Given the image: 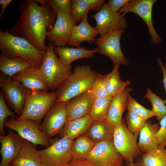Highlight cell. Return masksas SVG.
<instances>
[{
  "label": "cell",
  "instance_id": "cell-1",
  "mask_svg": "<svg viewBox=\"0 0 166 166\" xmlns=\"http://www.w3.org/2000/svg\"><path fill=\"white\" fill-rule=\"evenodd\" d=\"M19 18L9 32L25 39L38 49L45 52V41L53 28L57 14L47 4L39 5L34 0H23L18 8Z\"/></svg>",
  "mask_w": 166,
  "mask_h": 166
},
{
  "label": "cell",
  "instance_id": "cell-2",
  "mask_svg": "<svg viewBox=\"0 0 166 166\" xmlns=\"http://www.w3.org/2000/svg\"><path fill=\"white\" fill-rule=\"evenodd\" d=\"M0 50L8 58H22L39 69L45 53L38 49L24 38L13 35L8 30L0 31Z\"/></svg>",
  "mask_w": 166,
  "mask_h": 166
},
{
  "label": "cell",
  "instance_id": "cell-3",
  "mask_svg": "<svg viewBox=\"0 0 166 166\" xmlns=\"http://www.w3.org/2000/svg\"><path fill=\"white\" fill-rule=\"evenodd\" d=\"M99 73L89 65L77 66L73 72L56 90V101L66 102L87 92L92 87Z\"/></svg>",
  "mask_w": 166,
  "mask_h": 166
},
{
  "label": "cell",
  "instance_id": "cell-4",
  "mask_svg": "<svg viewBox=\"0 0 166 166\" xmlns=\"http://www.w3.org/2000/svg\"><path fill=\"white\" fill-rule=\"evenodd\" d=\"M54 46L49 42L43 61L39 68L49 88L53 91L57 90L72 74V65H63L54 50Z\"/></svg>",
  "mask_w": 166,
  "mask_h": 166
},
{
  "label": "cell",
  "instance_id": "cell-5",
  "mask_svg": "<svg viewBox=\"0 0 166 166\" xmlns=\"http://www.w3.org/2000/svg\"><path fill=\"white\" fill-rule=\"evenodd\" d=\"M56 91L51 92L33 90L25 96L23 110L17 119H30L40 124L45 115L56 101Z\"/></svg>",
  "mask_w": 166,
  "mask_h": 166
},
{
  "label": "cell",
  "instance_id": "cell-6",
  "mask_svg": "<svg viewBox=\"0 0 166 166\" xmlns=\"http://www.w3.org/2000/svg\"><path fill=\"white\" fill-rule=\"evenodd\" d=\"M139 133L134 134L128 129L123 119L115 127L113 140L115 146L126 163H133L141 153L137 146Z\"/></svg>",
  "mask_w": 166,
  "mask_h": 166
},
{
  "label": "cell",
  "instance_id": "cell-7",
  "mask_svg": "<svg viewBox=\"0 0 166 166\" xmlns=\"http://www.w3.org/2000/svg\"><path fill=\"white\" fill-rule=\"evenodd\" d=\"M4 126L13 130L23 138L34 146L41 145L46 148L51 144V138L48 137L40 129V124L28 119H16L11 117L6 120Z\"/></svg>",
  "mask_w": 166,
  "mask_h": 166
},
{
  "label": "cell",
  "instance_id": "cell-8",
  "mask_svg": "<svg viewBox=\"0 0 166 166\" xmlns=\"http://www.w3.org/2000/svg\"><path fill=\"white\" fill-rule=\"evenodd\" d=\"M0 87L6 102L20 116L24 108L25 96L31 90L20 81L13 80L2 73L0 74Z\"/></svg>",
  "mask_w": 166,
  "mask_h": 166
},
{
  "label": "cell",
  "instance_id": "cell-9",
  "mask_svg": "<svg viewBox=\"0 0 166 166\" xmlns=\"http://www.w3.org/2000/svg\"><path fill=\"white\" fill-rule=\"evenodd\" d=\"M73 140L66 138L51 140V145L38 150L43 166H58L70 163L72 159L71 146Z\"/></svg>",
  "mask_w": 166,
  "mask_h": 166
},
{
  "label": "cell",
  "instance_id": "cell-10",
  "mask_svg": "<svg viewBox=\"0 0 166 166\" xmlns=\"http://www.w3.org/2000/svg\"><path fill=\"white\" fill-rule=\"evenodd\" d=\"M124 31H112L96 39L94 43L98 46V53L109 57L114 64L128 66L129 61L123 55L120 45L121 38Z\"/></svg>",
  "mask_w": 166,
  "mask_h": 166
},
{
  "label": "cell",
  "instance_id": "cell-11",
  "mask_svg": "<svg viewBox=\"0 0 166 166\" xmlns=\"http://www.w3.org/2000/svg\"><path fill=\"white\" fill-rule=\"evenodd\" d=\"M86 159L96 166H122L124 160L113 139L96 143Z\"/></svg>",
  "mask_w": 166,
  "mask_h": 166
},
{
  "label": "cell",
  "instance_id": "cell-12",
  "mask_svg": "<svg viewBox=\"0 0 166 166\" xmlns=\"http://www.w3.org/2000/svg\"><path fill=\"white\" fill-rule=\"evenodd\" d=\"M156 0H130L119 10V13L125 15L127 13H133L140 17L145 22L151 37V41L154 44L160 43L161 38L156 32L152 21V10Z\"/></svg>",
  "mask_w": 166,
  "mask_h": 166
},
{
  "label": "cell",
  "instance_id": "cell-13",
  "mask_svg": "<svg viewBox=\"0 0 166 166\" xmlns=\"http://www.w3.org/2000/svg\"><path fill=\"white\" fill-rule=\"evenodd\" d=\"M66 102L56 101L46 113L40 129L51 138L60 133L68 121Z\"/></svg>",
  "mask_w": 166,
  "mask_h": 166
},
{
  "label": "cell",
  "instance_id": "cell-14",
  "mask_svg": "<svg viewBox=\"0 0 166 166\" xmlns=\"http://www.w3.org/2000/svg\"><path fill=\"white\" fill-rule=\"evenodd\" d=\"M91 17L95 20V27L100 36L114 30L127 28L126 18L122 14L114 13L108 8L105 3L101 10Z\"/></svg>",
  "mask_w": 166,
  "mask_h": 166
},
{
  "label": "cell",
  "instance_id": "cell-15",
  "mask_svg": "<svg viewBox=\"0 0 166 166\" xmlns=\"http://www.w3.org/2000/svg\"><path fill=\"white\" fill-rule=\"evenodd\" d=\"M57 14L55 22L47 35L46 39L54 47H65L76 23L69 14L62 12Z\"/></svg>",
  "mask_w": 166,
  "mask_h": 166
},
{
  "label": "cell",
  "instance_id": "cell-16",
  "mask_svg": "<svg viewBox=\"0 0 166 166\" xmlns=\"http://www.w3.org/2000/svg\"><path fill=\"white\" fill-rule=\"evenodd\" d=\"M25 140L17 133L9 129L6 136H0V153L2 160L0 166H9L18 155L23 146Z\"/></svg>",
  "mask_w": 166,
  "mask_h": 166
},
{
  "label": "cell",
  "instance_id": "cell-17",
  "mask_svg": "<svg viewBox=\"0 0 166 166\" xmlns=\"http://www.w3.org/2000/svg\"><path fill=\"white\" fill-rule=\"evenodd\" d=\"M11 78L20 81L31 90L48 92L50 89L40 69L34 66L16 73Z\"/></svg>",
  "mask_w": 166,
  "mask_h": 166
},
{
  "label": "cell",
  "instance_id": "cell-18",
  "mask_svg": "<svg viewBox=\"0 0 166 166\" xmlns=\"http://www.w3.org/2000/svg\"><path fill=\"white\" fill-rule=\"evenodd\" d=\"M132 91L131 88H126L112 99L106 120L115 127L122 122V116L127 109L130 93Z\"/></svg>",
  "mask_w": 166,
  "mask_h": 166
},
{
  "label": "cell",
  "instance_id": "cell-19",
  "mask_svg": "<svg viewBox=\"0 0 166 166\" xmlns=\"http://www.w3.org/2000/svg\"><path fill=\"white\" fill-rule=\"evenodd\" d=\"M93 100L87 92L67 101L66 107L68 121L89 115Z\"/></svg>",
  "mask_w": 166,
  "mask_h": 166
},
{
  "label": "cell",
  "instance_id": "cell-20",
  "mask_svg": "<svg viewBox=\"0 0 166 166\" xmlns=\"http://www.w3.org/2000/svg\"><path fill=\"white\" fill-rule=\"evenodd\" d=\"M98 34L96 28L90 25L88 18H85L81 21L79 25L73 27L67 45L80 47L81 44L83 42L87 41L90 43L95 42V38Z\"/></svg>",
  "mask_w": 166,
  "mask_h": 166
},
{
  "label": "cell",
  "instance_id": "cell-21",
  "mask_svg": "<svg viewBox=\"0 0 166 166\" xmlns=\"http://www.w3.org/2000/svg\"><path fill=\"white\" fill-rule=\"evenodd\" d=\"M160 128L158 124H152L151 121H147L140 131L137 146L140 152H148L158 147L156 134Z\"/></svg>",
  "mask_w": 166,
  "mask_h": 166
},
{
  "label": "cell",
  "instance_id": "cell-22",
  "mask_svg": "<svg viewBox=\"0 0 166 166\" xmlns=\"http://www.w3.org/2000/svg\"><path fill=\"white\" fill-rule=\"evenodd\" d=\"M93 121L89 115L68 121L60 132L61 138L73 140L85 134Z\"/></svg>",
  "mask_w": 166,
  "mask_h": 166
},
{
  "label": "cell",
  "instance_id": "cell-23",
  "mask_svg": "<svg viewBox=\"0 0 166 166\" xmlns=\"http://www.w3.org/2000/svg\"><path fill=\"white\" fill-rule=\"evenodd\" d=\"M54 50L59 56L61 63L65 65L71 64L73 61L78 59L87 58L92 59L94 53L98 52V48L88 50L84 47L77 48L68 47H54Z\"/></svg>",
  "mask_w": 166,
  "mask_h": 166
},
{
  "label": "cell",
  "instance_id": "cell-24",
  "mask_svg": "<svg viewBox=\"0 0 166 166\" xmlns=\"http://www.w3.org/2000/svg\"><path fill=\"white\" fill-rule=\"evenodd\" d=\"M35 146L25 140L23 146L10 164L13 166H43Z\"/></svg>",
  "mask_w": 166,
  "mask_h": 166
},
{
  "label": "cell",
  "instance_id": "cell-25",
  "mask_svg": "<svg viewBox=\"0 0 166 166\" xmlns=\"http://www.w3.org/2000/svg\"><path fill=\"white\" fill-rule=\"evenodd\" d=\"M114 128L106 119L93 121L85 134L96 143L113 140Z\"/></svg>",
  "mask_w": 166,
  "mask_h": 166
},
{
  "label": "cell",
  "instance_id": "cell-26",
  "mask_svg": "<svg viewBox=\"0 0 166 166\" xmlns=\"http://www.w3.org/2000/svg\"><path fill=\"white\" fill-rule=\"evenodd\" d=\"M33 66L28 61L21 57L8 58L0 54V70L4 75L11 77L16 73Z\"/></svg>",
  "mask_w": 166,
  "mask_h": 166
},
{
  "label": "cell",
  "instance_id": "cell-27",
  "mask_svg": "<svg viewBox=\"0 0 166 166\" xmlns=\"http://www.w3.org/2000/svg\"><path fill=\"white\" fill-rule=\"evenodd\" d=\"M120 65L114 64L112 71L105 75V86L109 96L113 97L123 91L131 83L130 80L122 81L120 78L119 69Z\"/></svg>",
  "mask_w": 166,
  "mask_h": 166
},
{
  "label": "cell",
  "instance_id": "cell-28",
  "mask_svg": "<svg viewBox=\"0 0 166 166\" xmlns=\"http://www.w3.org/2000/svg\"><path fill=\"white\" fill-rule=\"evenodd\" d=\"M95 144L85 134L73 140L71 146L72 160L86 159Z\"/></svg>",
  "mask_w": 166,
  "mask_h": 166
},
{
  "label": "cell",
  "instance_id": "cell-29",
  "mask_svg": "<svg viewBox=\"0 0 166 166\" xmlns=\"http://www.w3.org/2000/svg\"><path fill=\"white\" fill-rule=\"evenodd\" d=\"M112 98L109 96L93 100L89 115L93 121H102L106 119Z\"/></svg>",
  "mask_w": 166,
  "mask_h": 166
},
{
  "label": "cell",
  "instance_id": "cell-30",
  "mask_svg": "<svg viewBox=\"0 0 166 166\" xmlns=\"http://www.w3.org/2000/svg\"><path fill=\"white\" fill-rule=\"evenodd\" d=\"M141 158L145 166H166V148L157 147L143 154Z\"/></svg>",
  "mask_w": 166,
  "mask_h": 166
},
{
  "label": "cell",
  "instance_id": "cell-31",
  "mask_svg": "<svg viewBox=\"0 0 166 166\" xmlns=\"http://www.w3.org/2000/svg\"><path fill=\"white\" fill-rule=\"evenodd\" d=\"M151 103L152 111L154 113L156 119L159 122L166 115V106L164 100L147 88L146 94L144 97Z\"/></svg>",
  "mask_w": 166,
  "mask_h": 166
},
{
  "label": "cell",
  "instance_id": "cell-32",
  "mask_svg": "<svg viewBox=\"0 0 166 166\" xmlns=\"http://www.w3.org/2000/svg\"><path fill=\"white\" fill-rule=\"evenodd\" d=\"M87 92L93 100L110 96L106 87L105 75L98 73L92 87Z\"/></svg>",
  "mask_w": 166,
  "mask_h": 166
},
{
  "label": "cell",
  "instance_id": "cell-33",
  "mask_svg": "<svg viewBox=\"0 0 166 166\" xmlns=\"http://www.w3.org/2000/svg\"><path fill=\"white\" fill-rule=\"evenodd\" d=\"M89 12L88 7L84 0H71V15L76 23L88 18Z\"/></svg>",
  "mask_w": 166,
  "mask_h": 166
},
{
  "label": "cell",
  "instance_id": "cell-34",
  "mask_svg": "<svg viewBox=\"0 0 166 166\" xmlns=\"http://www.w3.org/2000/svg\"><path fill=\"white\" fill-rule=\"evenodd\" d=\"M126 110L133 112L136 115L147 120L155 116L151 110L148 109L140 104L130 95H129Z\"/></svg>",
  "mask_w": 166,
  "mask_h": 166
},
{
  "label": "cell",
  "instance_id": "cell-35",
  "mask_svg": "<svg viewBox=\"0 0 166 166\" xmlns=\"http://www.w3.org/2000/svg\"><path fill=\"white\" fill-rule=\"evenodd\" d=\"M125 120L128 129L134 134L139 133L147 121L130 111H128Z\"/></svg>",
  "mask_w": 166,
  "mask_h": 166
},
{
  "label": "cell",
  "instance_id": "cell-36",
  "mask_svg": "<svg viewBox=\"0 0 166 166\" xmlns=\"http://www.w3.org/2000/svg\"><path fill=\"white\" fill-rule=\"evenodd\" d=\"M9 116L18 118L15 114L11 111L6 104L4 98L2 91L0 92V135L5 136L4 130V123Z\"/></svg>",
  "mask_w": 166,
  "mask_h": 166
},
{
  "label": "cell",
  "instance_id": "cell-37",
  "mask_svg": "<svg viewBox=\"0 0 166 166\" xmlns=\"http://www.w3.org/2000/svg\"><path fill=\"white\" fill-rule=\"evenodd\" d=\"M46 2L56 13L62 12L71 15V0H46Z\"/></svg>",
  "mask_w": 166,
  "mask_h": 166
},
{
  "label": "cell",
  "instance_id": "cell-38",
  "mask_svg": "<svg viewBox=\"0 0 166 166\" xmlns=\"http://www.w3.org/2000/svg\"><path fill=\"white\" fill-rule=\"evenodd\" d=\"M160 128L156 134L158 145L157 147L165 148L166 146V115L159 121Z\"/></svg>",
  "mask_w": 166,
  "mask_h": 166
},
{
  "label": "cell",
  "instance_id": "cell-39",
  "mask_svg": "<svg viewBox=\"0 0 166 166\" xmlns=\"http://www.w3.org/2000/svg\"><path fill=\"white\" fill-rule=\"evenodd\" d=\"M130 0H109L106 4L109 10L114 13H119L120 10Z\"/></svg>",
  "mask_w": 166,
  "mask_h": 166
},
{
  "label": "cell",
  "instance_id": "cell-40",
  "mask_svg": "<svg viewBox=\"0 0 166 166\" xmlns=\"http://www.w3.org/2000/svg\"><path fill=\"white\" fill-rule=\"evenodd\" d=\"M87 5L89 11H99L105 3L104 0H84Z\"/></svg>",
  "mask_w": 166,
  "mask_h": 166
},
{
  "label": "cell",
  "instance_id": "cell-41",
  "mask_svg": "<svg viewBox=\"0 0 166 166\" xmlns=\"http://www.w3.org/2000/svg\"><path fill=\"white\" fill-rule=\"evenodd\" d=\"M70 163L72 166H96L87 159L72 160Z\"/></svg>",
  "mask_w": 166,
  "mask_h": 166
},
{
  "label": "cell",
  "instance_id": "cell-42",
  "mask_svg": "<svg viewBox=\"0 0 166 166\" xmlns=\"http://www.w3.org/2000/svg\"><path fill=\"white\" fill-rule=\"evenodd\" d=\"M156 60L160 66L163 73V79L162 81L163 82L166 92V70L161 59L160 58H156ZM164 102L165 105H166V99L164 100Z\"/></svg>",
  "mask_w": 166,
  "mask_h": 166
},
{
  "label": "cell",
  "instance_id": "cell-43",
  "mask_svg": "<svg viewBox=\"0 0 166 166\" xmlns=\"http://www.w3.org/2000/svg\"><path fill=\"white\" fill-rule=\"evenodd\" d=\"M13 1V0H0V5L2 6V10L0 13V18H1L3 16L6 8Z\"/></svg>",
  "mask_w": 166,
  "mask_h": 166
},
{
  "label": "cell",
  "instance_id": "cell-44",
  "mask_svg": "<svg viewBox=\"0 0 166 166\" xmlns=\"http://www.w3.org/2000/svg\"><path fill=\"white\" fill-rule=\"evenodd\" d=\"M124 166H145L141 158L139 157L133 163H126Z\"/></svg>",
  "mask_w": 166,
  "mask_h": 166
},
{
  "label": "cell",
  "instance_id": "cell-45",
  "mask_svg": "<svg viewBox=\"0 0 166 166\" xmlns=\"http://www.w3.org/2000/svg\"><path fill=\"white\" fill-rule=\"evenodd\" d=\"M37 3H39L41 5H45L47 4L46 0H34Z\"/></svg>",
  "mask_w": 166,
  "mask_h": 166
},
{
  "label": "cell",
  "instance_id": "cell-46",
  "mask_svg": "<svg viewBox=\"0 0 166 166\" xmlns=\"http://www.w3.org/2000/svg\"><path fill=\"white\" fill-rule=\"evenodd\" d=\"M58 166H72L70 163H66Z\"/></svg>",
  "mask_w": 166,
  "mask_h": 166
},
{
  "label": "cell",
  "instance_id": "cell-47",
  "mask_svg": "<svg viewBox=\"0 0 166 166\" xmlns=\"http://www.w3.org/2000/svg\"><path fill=\"white\" fill-rule=\"evenodd\" d=\"M164 66L165 69V70H166V63H165V66Z\"/></svg>",
  "mask_w": 166,
  "mask_h": 166
},
{
  "label": "cell",
  "instance_id": "cell-48",
  "mask_svg": "<svg viewBox=\"0 0 166 166\" xmlns=\"http://www.w3.org/2000/svg\"><path fill=\"white\" fill-rule=\"evenodd\" d=\"M9 166H13L12 165H11V164H10Z\"/></svg>",
  "mask_w": 166,
  "mask_h": 166
},
{
  "label": "cell",
  "instance_id": "cell-49",
  "mask_svg": "<svg viewBox=\"0 0 166 166\" xmlns=\"http://www.w3.org/2000/svg\"><path fill=\"white\" fill-rule=\"evenodd\" d=\"M122 166H124V165H122Z\"/></svg>",
  "mask_w": 166,
  "mask_h": 166
}]
</instances>
